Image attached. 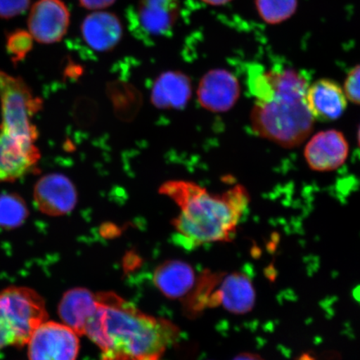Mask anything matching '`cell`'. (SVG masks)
<instances>
[{
	"label": "cell",
	"instance_id": "cell-4",
	"mask_svg": "<svg viewBox=\"0 0 360 360\" xmlns=\"http://www.w3.org/2000/svg\"><path fill=\"white\" fill-rule=\"evenodd\" d=\"M47 319L42 297L30 288L11 287L0 292V349L28 344Z\"/></svg>",
	"mask_w": 360,
	"mask_h": 360
},
{
	"label": "cell",
	"instance_id": "cell-23",
	"mask_svg": "<svg viewBox=\"0 0 360 360\" xmlns=\"http://www.w3.org/2000/svg\"><path fill=\"white\" fill-rule=\"evenodd\" d=\"M344 91L348 101L360 105V65L349 72L345 81Z\"/></svg>",
	"mask_w": 360,
	"mask_h": 360
},
{
	"label": "cell",
	"instance_id": "cell-27",
	"mask_svg": "<svg viewBox=\"0 0 360 360\" xmlns=\"http://www.w3.org/2000/svg\"><path fill=\"white\" fill-rule=\"evenodd\" d=\"M205 3L210 4V6H219L232 1V0H202Z\"/></svg>",
	"mask_w": 360,
	"mask_h": 360
},
{
	"label": "cell",
	"instance_id": "cell-18",
	"mask_svg": "<svg viewBox=\"0 0 360 360\" xmlns=\"http://www.w3.org/2000/svg\"><path fill=\"white\" fill-rule=\"evenodd\" d=\"M155 285L169 299L184 298L195 283V272L191 265L181 260H168L156 268Z\"/></svg>",
	"mask_w": 360,
	"mask_h": 360
},
{
	"label": "cell",
	"instance_id": "cell-5",
	"mask_svg": "<svg viewBox=\"0 0 360 360\" xmlns=\"http://www.w3.org/2000/svg\"><path fill=\"white\" fill-rule=\"evenodd\" d=\"M0 129L21 141L35 143L39 137L32 120L42 109L43 101L21 77L0 70Z\"/></svg>",
	"mask_w": 360,
	"mask_h": 360
},
{
	"label": "cell",
	"instance_id": "cell-15",
	"mask_svg": "<svg viewBox=\"0 0 360 360\" xmlns=\"http://www.w3.org/2000/svg\"><path fill=\"white\" fill-rule=\"evenodd\" d=\"M123 25L115 13L96 12L85 17L81 34L88 46L97 52H109L123 37Z\"/></svg>",
	"mask_w": 360,
	"mask_h": 360
},
{
	"label": "cell",
	"instance_id": "cell-21",
	"mask_svg": "<svg viewBox=\"0 0 360 360\" xmlns=\"http://www.w3.org/2000/svg\"><path fill=\"white\" fill-rule=\"evenodd\" d=\"M259 15L269 25H278L295 15L298 0H255Z\"/></svg>",
	"mask_w": 360,
	"mask_h": 360
},
{
	"label": "cell",
	"instance_id": "cell-24",
	"mask_svg": "<svg viewBox=\"0 0 360 360\" xmlns=\"http://www.w3.org/2000/svg\"><path fill=\"white\" fill-rule=\"evenodd\" d=\"M30 0H0V18L10 20L26 11Z\"/></svg>",
	"mask_w": 360,
	"mask_h": 360
},
{
	"label": "cell",
	"instance_id": "cell-8",
	"mask_svg": "<svg viewBox=\"0 0 360 360\" xmlns=\"http://www.w3.org/2000/svg\"><path fill=\"white\" fill-rule=\"evenodd\" d=\"M70 22V11L62 0H38L30 12L29 32L39 43L55 44L64 38Z\"/></svg>",
	"mask_w": 360,
	"mask_h": 360
},
{
	"label": "cell",
	"instance_id": "cell-19",
	"mask_svg": "<svg viewBox=\"0 0 360 360\" xmlns=\"http://www.w3.org/2000/svg\"><path fill=\"white\" fill-rule=\"evenodd\" d=\"M108 94L114 106L115 112L120 120H131L141 110V93L133 85L124 82H112L108 87Z\"/></svg>",
	"mask_w": 360,
	"mask_h": 360
},
{
	"label": "cell",
	"instance_id": "cell-1",
	"mask_svg": "<svg viewBox=\"0 0 360 360\" xmlns=\"http://www.w3.org/2000/svg\"><path fill=\"white\" fill-rule=\"evenodd\" d=\"M248 84L255 100L250 114L255 134L285 148L298 146L307 139L314 120L305 103L309 84L303 74L253 66Z\"/></svg>",
	"mask_w": 360,
	"mask_h": 360
},
{
	"label": "cell",
	"instance_id": "cell-13",
	"mask_svg": "<svg viewBox=\"0 0 360 360\" xmlns=\"http://www.w3.org/2000/svg\"><path fill=\"white\" fill-rule=\"evenodd\" d=\"M180 13L179 0H141L134 13V25L148 37L172 33Z\"/></svg>",
	"mask_w": 360,
	"mask_h": 360
},
{
	"label": "cell",
	"instance_id": "cell-7",
	"mask_svg": "<svg viewBox=\"0 0 360 360\" xmlns=\"http://www.w3.org/2000/svg\"><path fill=\"white\" fill-rule=\"evenodd\" d=\"M30 360H76L79 350L78 335L62 323L45 321L28 342Z\"/></svg>",
	"mask_w": 360,
	"mask_h": 360
},
{
	"label": "cell",
	"instance_id": "cell-6",
	"mask_svg": "<svg viewBox=\"0 0 360 360\" xmlns=\"http://www.w3.org/2000/svg\"><path fill=\"white\" fill-rule=\"evenodd\" d=\"M255 292L253 283L244 274H229L220 282L219 278L207 274L196 295L193 297V309L222 305L229 312L246 314L254 307Z\"/></svg>",
	"mask_w": 360,
	"mask_h": 360
},
{
	"label": "cell",
	"instance_id": "cell-12",
	"mask_svg": "<svg viewBox=\"0 0 360 360\" xmlns=\"http://www.w3.org/2000/svg\"><path fill=\"white\" fill-rule=\"evenodd\" d=\"M349 143L345 135L336 129L323 130L314 134L304 148V158L310 169L319 172L339 169L349 155Z\"/></svg>",
	"mask_w": 360,
	"mask_h": 360
},
{
	"label": "cell",
	"instance_id": "cell-20",
	"mask_svg": "<svg viewBox=\"0 0 360 360\" xmlns=\"http://www.w3.org/2000/svg\"><path fill=\"white\" fill-rule=\"evenodd\" d=\"M30 211L26 202L17 193L0 195V228L15 229L24 224Z\"/></svg>",
	"mask_w": 360,
	"mask_h": 360
},
{
	"label": "cell",
	"instance_id": "cell-17",
	"mask_svg": "<svg viewBox=\"0 0 360 360\" xmlns=\"http://www.w3.org/2000/svg\"><path fill=\"white\" fill-rule=\"evenodd\" d=\"M192 96L191 79L180 71H166L155 79L150 101L160 110H182Z\"/></svg>",
	"mask_w": 360,
	"mask_h": 360
},
{
	"label": "cell",
	"instance_id": "cell-11",
	"mask_svg": "<svg viewBox=\"0 0 360 360\" xmlns=\"http://www.w3.org/2000/svg\"><path fill=\"white\" fill-rule=\"evenodd\" d=\"M240 96V85L237 78L224 69L207 72L197 89L200 105L214 112H224L232 109Z\"/></svg>",
	"mask_w": 360,
	"mask_h": 360
},
{
	"label": "cell",
	"instance_id": "cell-16",
	"mask_svg": "<svg viewBox=\"0 0 360 360\" xmlns=\"http://www.w3.org/2000/svg\"><path fill=\"white\" fill-rule=\"evenodd\" d=\"M98 307L97 295L84 288H75L63 295L58 312L64 325L78 335H84L85 328Z\"/></svg>",
	"mask_w": 360,
	"mask_h": 360
},
{
	"label": "cell",
	"instance_id": "cell-2",
	"mask_svg": "<svg viewBox=\"0 0 360 360\" xmlns=\"http://www.w3.org/2000/svg\"><path fill=\"white\" fill-rule=\"evenodd\" d=\"M100 307L87 335L102 350V360H160L179 334L166 319L143 314L114 292L98 294Z\"/></svg>",
	"mask_w": 360,
	"mask_h": 360
},
{
	"label": "cell",
	"instance_id": "cell-26",
	"mask_svg": "<svg viewBox=\"0 0 360 360\" xmlns=\"http://www.w3.org/2000/svg\"><path fill=\"white\" fill-rule=\"evenodd\" d=\"M233 360H264L262 358L255 354H241L238 355Z\"/></svg>",
	"mask_w": 360,
	"mask_h": 360
},
{
	"label": "cell",
	"instance_id": "cell-28",
	"mask_svg": "<svg viewBox=\"0 0 360 360\" xmlns=\"http://www.w3.org/2000/svg\"><path fill=\"white\" fill-rule=\"evenodd\" d=\"M357 139H358L359 146L360 147V127L359 128V130H358Z\"/></svg>",
	"mask_w": 360,
	"mask_h": 360
},
{
	"label": "cell",
	"instance_id": "cell-22",
	"mask_svg": "<svg viewBox=\"0 0 360 360\" xmlns=\"http://www.w3.org/2000/svg\"><path fill=\"white\" fill-rule=\"evenodd\" d=\"M34 38L28 31L15 30L6 35V49L11 60L16 64L32 51Z\"/></svg>",
	"mask_w": 360,
	"mask_h": 360
},
{
	"label": "cell",
	"instance_id": "cell-14",
	"mask_svg": "<svg viewBox=\"0 0 360 360\" xmlns=\"http://www.w3.org/2000/svg\"><path fill=\"white\" fill-rule=\"evenodd\" d=\"M305 103L314 120L332 122L340 119L347 108L344 89L335 80L321 79L309 84Z\"/></svg>",
	"mask_w": 360,
	"mask_h": 360
},
{
	"label": "cell",
	"instance_id": "cell-9",
	"mask_svg": "<svg viewBox=\"0 0 360 360\" xmlns=\"http://www.w3.org/2000/svg\"><path fill=\"white\" fill-rule=\"evenodd\" d=\"M34 200L40 212L56 217L74 210L78 202V192L65 174L52 173L44 175L36 182Z\"/></svg>",
	"mask_w": 360,
	"mask_h": 360
},
{
	"label": "cell",
	"instance_id": "cell-10",
	"mask_svg": "<svg viewBox=\"0 0 360 360\" xmlns=\"http://www.w3.org/2000/svg\"><path fill=\"white\" fill-rule=\"evenodd\" d=\"M40 158L34 143L21 141L0 129V183L13 182L34 172Z\"/></svg>",
	"mask_w": 360,
	"mask_h": 360
},
{
	"label": "cell",
	"instance_id": "cell-25",
	"mask_svg": "<svg viewBox=\"0 0 360 360\" xmlns=\"http://www.w3.org/2000/svg\"><path fill=\"white\" fill-rule=\"evenodd\" d=\"M116 0H79L80 6L89 11H100L110 7Z\"/></svg>",
	"mask_w": 360,
	"mask_h": 360
},
{
	"label": "cell",
	"instance_id": "cell-3",
	"mask_svg": "<svg viewBox=\"0 0 360 360\" xmlns=\"http://www.w3.org/2000/svg\"><path fill=\"white\" fill-rule=\"evenodd\" d=\"M160 195L172 200L180 213L173 220L175 243L188 250L231 240L250 204V195L241 184L221 193H212L188 180H169Z\"/></svg>",
	"mask_w": 360,
	"mask_h": 360
}]
</instances>
